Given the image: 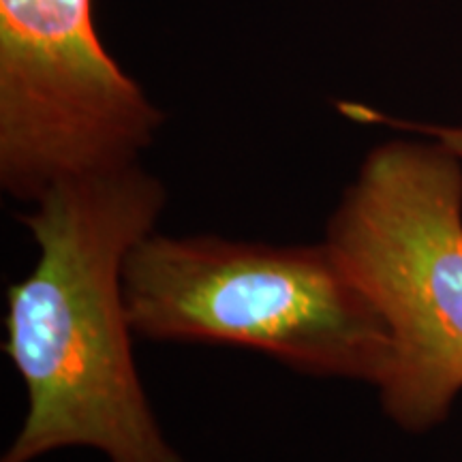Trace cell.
I'll list each match as a JSON object with an SVG mask.
<instances>
[{"label": "cell", "mask_w": 462, "mask_h": 462, "mask_svg": "<svg viewBox=\"0 0 462 462\" xmlns=\"http://www.w3.org/2000/svg\"><path fill=\"white\" fill-rule=\"evenodd\" d=\"M165 201L159 178L133 163L58 182L20 217L39 257L7 291L5 354L26 415L0 462L71 448L107 462H184L137 373L123 282Z\"/></svg>", "instance_id": "cell-1"}, {"label": "cell", "mask_w": 462, "mask_h": 462, "mask_svg": "<svg viewBox=\"0 0 462 462\" xmlns=\"http://www.w3.org/2000/svg\"><path fill=\"white\" fill-rule=\"evenodd\" d=\"M123 282L135 337L240 346L296 373L374 390L390 368L388 323L326 240L152 231L126 257Z\"/></svg>", "instance_id": "cell-2"}, {"label": "cell", "mask_w": 462, "mask_h": 462, "mask_svg": "<svg viewBox=\"0 0 462 462\" xmlns=\"http://www.w3.org/2000/svg\"><path fill=\"white\" fill-rule=\"evenodd\" d=\"M326 242L388 323L385 418L409 435L441 426L462 394V159L435 137L381 143Z\"/></svg>", "instance_id": "cell-3"}, {"label": "cell", "mask_w": 462, "mask_h": 462, "mask_svg": "<svg viewBox=\"0 0 462 462\" xmlns=\"http://www.w3.org/2000/svg\"><path fill=\"white\" fill-rule=\"evenodd\" d=\"M90 3L0 0V184L22 204L137 163L163 120L101 45Z\"/></svg>", "instance_id": "cell-4"}, {"label": "cell", "mask_w": 462, "mask_h": 462, "mask_svg": "<svg viewBox=\"0 0 462 462\" xmlns=\"http://www.w3.org/2000/svg\"><path fill=\"white\" fill-rule=\"evenodd\" d=\"M343 112L349 116V118H356V120H364V123H390L394 126H401V129H409V131H415V133H421V135H429V137H435L441 143H446V146L452 150L454 154H458L462 159V126H441V125H411V123H396V120H390L385 118L383 114H377L374 109H368V107H362V106H343L340 107Z\"/></svg>", "instance_id": "cell-5"}]
</instances>
